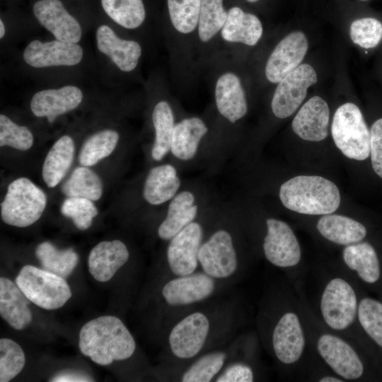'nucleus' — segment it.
Returning a JSON list of instances; mask_svg holds the SVG:
<instances>
[{
	"instance_id": "obj_1",
	"label": "nucleus",
	"mask_w": 382,
	"mask_h": 382,
	"mask_svg": "<svg viewBox=\"0 0 382 382\" xmlns=\"http://www.w3.org/2000/svg\"><path fill=\"white\" fill-rule=\"evenodd\" d=\"M316 271V297L312 303L308 301L314 313L325 328L359 346L363 333L358 322L357 281L342 266Z\"/></svg>"
},
{
	"instance_id": "obj_2",
	"label": "nucleus",
	"mask_w": 382,
	"mask_h": 382,
	"mask_svg": "<svg viewBox=\"0 0 382 382\" xmlns=\"http://www.w3.org/2000/svg\"><path fill=\"white\" fill-rule=\"evenodd\" d=\"M311 347L317 358L345 381L361 379L366 372L359 346L325 328L311 308L302 280L292 283Z\"/></svg>"
},
{
	"instance_id": "obj_3",
	"label": "nucleus",
	"mask_w": 382,
	"mask_h": 382,
	"mask_svg": "<svg viewBox=\"0 0 382 382\" xmlns=\"http://www.w3.org/2000/svg\"><path fill=\"white\" fill-rule=\"evenodd\" d=\"M81 352L93 362L106 366L129 358L136 344L120 319L103 316L87 322L79 332Z\"/></svg>"
},
{
	"instance_id": "obj_4",
	"label": "nucleus",
	"mask_w": 382,
	"mask_h": 382,
	"mask_svg": "<svg viewBox=\"0 0 382 382\" xmlns=\"http://www.w3.org/2000/svg\"><path fill=\"white\" fill-rule=\"evenodd\" d=\"M279 198L287 209L308 215L332 214L340 204L337 187L317 175H299L288 180L280 187Z\"/></svg>"
},
{
	"instance_id": "obj_5",
	"label": "nucleus",
	"mask_w": 382,
	"mask_h": 382,
	"mask_svg": "<svg viewBox=\"0 0 382 382\" xmlns=\"http://www.w3.org/2000/svg\"><path fill=\"white\" fill-rule=\"evenodd\" d=\"M331 132L336 146L347 158L364 161L369 156L370 130L355 104L346 103L337 109Z\"/></svg>"
},
{
	"instance_id": "obj_6",
	"label": "nucleus",
	"mask_w": 382,
	"mask_h": 382,
	"mask_svg": "<svg viewBox=\"0 0 382 382\" xmlns=\"http://www.w3.org/2000/svg\"><path fill=\"white\" fill-rule=\"evenodd\" d=\"M46 204L44 192L29 179L20 178L8 186L1 203V216L6 224L26 227L40 218Z\"/></svg>"
},
{
	"instance_id": "obj_7",
	"label": "nucleus",
	"mask_w": 382,
	"mask_h": 382,
	"mask_svg": "<svg viewBox=\"0 0 382 382\" xmlns=\"http://www.w3.org/2000/svg\"><path fill=\"white\" fill-rule=\"evenodd\" d=\"M267 233L263 238L265 257L272 265L284 270L292 282L301 279L302 253L299 242L288 224L275 219L266 220Z\"/></svg>"
},
{
	"instance_id": "obj_8",
	"label": "nucleus",
	"mask_w": 382,
	"mask_h": 382,
	"mask_svg": "<svg viewBox=\"0 0 382 382\" xmlns=\"http://www.w3.org/2000/svg\"><path fill=\"white\" fill-rule=\"evenodd\" d=\"M15 282L30 301L46 310L59 308L71 297L64 278L33 265L23 267Z\"/></svg>"
},
{
	"instance_id": "obj_9",
	"label": "nucleus",
	"mask_w": 382,
	"mask_h": 382,
	"mask_svg": "<svg viewBox=\"0 0 382 382\" xmlns=\"http://www.w3.org/2000/svg\"><path fill=\"white\" fill-rule=\"evenodd\" d=\"M317 81L311 65L300 64L278 83L271 102L273 114L281 119L291 115L305 99L308 88Z\"/></svg>"
},
{
	"instance_id": "obj_10",
	"label": "nucleus",
	"mask_w": 382,
	"mask_h": 382,
	"mask_svg": "<svg viewBox=\"0 0 382 382\" xmlns=\"http://www.w3.org/2000/svg\"><path fill=\"white\" fill-rule=\"evenodd\" d=\"M198 261L203 271L213 278H225L237 270L238 260L231 235L224 230L215 232L202 245Z\"/></svg>"
},
{
	"instance_id": "obj_11",
	"label": "nucleus",
	"mask_w": 382,
	"mask_h": 382,
	"mask_svg": "<svg viewBox=\"0 0 382 382\" xmlns=\"http://www.w3.org/2000/svg\"><path fill=\"white\" fill-rule=\"evenodd\" d=\"M308 42L301 31L291 32L275 47L266 63L265 73L267 80L278 83L296 69L305 57Z\"/></svg>"
},
{
	"instance_id": "obj_12",
	"label": "nucleus",
	"mask_w": 382,
	"mask_h": 382,
	"mask_svg": "<svg viewBox=\"0 0 382 382\" xmlns=\"http://www.w3.org/2000/svg\"><path fill=\"white\" fill-rule=\"evenodd\" d=\"M82 58L83 49L79 45L57 39L50 42L33 40L23 52L24 61L35 68L74 66Z\"/></svg>"
},
{
	"instance_id": "obj_13",
	"label": "nucleus",
	"mask_w": 382,
	"mask_h": 382,
	"mask_svg": "<svg viewBox=\"0 0 382 382\" xmlns=\"http://www.w3.org/2000/svg\"><path fill=\"white\" fill-rule=\"evenodd\" d=\"M202 237L200 225L191 222L171 238L167 249V260L173 274L185 276L195 270Z\"/></svg>"
},
{
	"instance_id": "obj_14",
	"label": "nucleus",
	"mask_w": 382,
	"mask_h": 382,
	"mask_svg": "<svg viewBox=\"0 0 382 382\" xmlns=\"http://www.w3.org/2000/svg\"><path fill=\"white\" fill-rule=\"evenodd\" d=\"M208 318L195 312L178 323L172 329L168 341L172 352L181 359L192 358L203 347L209 333Z\"/></svg>"
},
{
	"instance_id": "obj_15",
	"label": "nucleus",
	"mask_w": 382,
	"mask_h": 382,
	"mask_svg": "<svg viewBox=\"0 0 382 382\" xmlns=\"http://www.w3.org/2000/svg\"><path fill=\"white\" fill-rule=\"evenodd\" d=\"M33 11L38 22L57 40L72 43L80 41L81 25L60 0H39L34 4Z\"/></svg>"
},
{
	"instance_id": "obj_16",
	"label": "nucleus",
	"mask_w": 382,
	"mask_h": 382,
	"mask_svg": "<svg viewBox=\"0 0 382 382\" xmlns=\"http://www.w3.org/2000/svg\"><path fill=\"white\" fill-rule=\"evenodd\" d=\"M342 267L356 280L374 284L381 277V267L374 247L366 241L345 246L342 251Z\"/></svg>"
},
{
	"instance_id": "obj_17",
	"label": "nucleus",
	"mask_w": 382,
	"mask_h": 382,
	"mask_svg": "<svg viewBox=\"0 0 382 382\" xmlns=\"http://www.w3.org/2000/svg\"><path fill=\"white\" fill-rule=\"evenodd\" d=\"M82 100L83 93L79 88L65 86L35 93L30 101V109L36 117H46L49 122H52L57 116L77 108Z\"/></svg>"
},
{
	"instance_id": "obj_18",
	"label": "nucleus",
	"mask_w": 382,
	"mask_h": 382,
	"mask_svg": "<svg viewBox=\"0 0 382 382\" xmlns=\"http://www.w3.org/2000/svg\"><path fill=\"white\" fill-rule=\"evenodd\" d=\"M214 289V281L204 273L179 276L167 282L162 294L166 301L172 306L193 303L207 298Z\"/></svg>"
},
{
	"instance_id": "obj_19",
	"label": "nucleus",
	"mask_w": 382,
	"mask_h": 382,
	"mask_svg": "<svg viewBox=\"0 0 382 382\" xmlns=\"http://www.w3.org/2000/svg\"><path fill=\"white\" fill-rule=\"evenodd\" d=\"M330 110L328 103L319 96L307 100L294 117L291 127L299 137L319 141L328 134Z\"/></svg>"
},
{
	"instance_id": "obj_20",
	"label": "nucleus",
	"mask_w": 382,
	"mask_h": 382,
	"mask_svg": "<svg viewBox=\"0 0 382 382\" xmlns=\"http://www.w3.org/2000/svg\"><path fill=\"white\" fill-rule=\"evenodd\" d=\"M98 50L110 58L122 71L134 70L141 54L138 42L120 38L108 25H102L96 31Z\"/></svg>"
},
{
	"instance_id": "obj_21",
	"label": "nucleus",
	"mask_w": 382,
	"mask_h": 382,
	"mask_svg": "<svg viewBox=\"0 0 382 382\" xmlns=\"http://www.w3.org/2000/svg\"><path fill=\"white\" fill-rule=\"evenodd\" d=\"M129 255L123 242L118 240L102 241L89 253L88 270L96 280L108 282L127 262Z\"/></svg>"
},
{
	"instance_id": "obj_22",
	"label": "nucleus",
	"mask_w": 382,
	"mask_h": 382,
	"mask_svg": "<svg viewBox=\"0 0 382 382\" xmlns=\"http://www.w3.org/2000/svg\"><path fill=\"white\" fill-rule=\"evenodd\" d=\"M215 101L219 113L233 123L245 116L248 105L238 76L232 72L221 75L215 86Z\"/></svg>"
},
{
	"instance_id": "obj_23",
	"label": "nucleus",
	"mask_w": 382,
	"mask_h": 382,
	"mask_svg": "<svg viewBox=\"0 0 382 382\" xmlns=\"http://www.w3.org/2000/svg\"><path fill=\"white\" fill-rule=\"evenodd\" d=\"M29 299L16 283L8 278H0V315L13 328L21 330L33 319Z\"/></svg>"
},
{
	"instance_id": "obj_24",
	"label": "nucleus",
	"mask_w": 382,
	"mask_h": 382,
	"mask_svg": "<svg viewBox=\"0 0 382 382\" xmlns=\"http://www.w3.org/2000/svg\"><path fill=\"white\" fill-rule=\"evenodd\" d=\"M316 229L326 241L343 247L362 241L367 233L365 226L358 221L331 214L318 220Z\"/></svg>"
},
{
	"instance_id": "obj_25",
	"label": "nucleus",
	"mask_w": 382,
	"mask_h": 382,
	"mask_svg": "<svg viewBox=\"0 0 382 382\" xmlns=\"http://www.w3.org/2000/svg\"><path fill=\"white\" fill-rule=\"evenodd\" d=\"M263 28L254 14L233 6L227 11L226 21L221 30L222 38L229 42H239L254 46L262 37Z\"/></svg>"
},
{
	"instance_id": "obj_26",
	"label": "nucleus",
	"mask_w": 382,
	"mask_h": 382,
	"mask_svg": "<svg viewBox=\"0 0 382 382\" xmlns=\"http://www.w3.org/2000/svg\"><path fill=\"white\" fill-rule=\"evenodd\" d=\"M194 201V195L187 191L173 197L168 206L167 216L158 228L161 239L170 240L192 221L197 212Z\"/></svg>"
},
{
	"instance_id": "obj_27",
	"label": "nucleus",
	"mask_w": 382,
	"mask_h": 382,
	"mask_svg": "<svg viewBox=\"0 0 382 382\" xmlns=\"http://www.w3.org/2000/svg\"><path fill=\"white\" fill-rule=\"evenodd\" d=\"M207 131L204 122L198 117L183 120L174 127L170 146L172 154L183 161L192 158Z\"/></svg>"
},
{
	"instance_id": "obj_28",
	"label": "nucleus",
	"mask_w": 382,
	"mask_h": 382,
	"mask_svg": "<svg viewBox=\"0 0 382 382\" xmlns=\"http://www.w3.org/2000/svg\"><path fill=\"white\" fill-rule=\"evenodd\" d=\"M175 168L165 164L152 168L144 183L143 195L151 204L158 205L173 198L180 187Z\"/></svg>"
},
{
	"instance_id": "obj_29",
	"label": "nucleus",
	"mask_w": 382,
	"mask_h": 382,
	"mask_svg": "<svg viewBox=\"0 0 382 382\" xmlns=\"http://www.w3.org/2000/svg\"><path fill=\"white\" fill-rule=\"evenodd\" d=\"M74 143L68 135L60 137L49 151L43 166L42 178L49 187H54L63 179L73 162Z\"/></svg>"
},
{
	"instance_id": "obj_30",
	"label": "nucleus",
	"mask_w": 382,
	"mask_h": 382,
	"mask_svg": "<svg viewBox=\"0 0 382 382\" xmlns=\"http://www.w3.org/2000/svg\"><path fill=\"white\" fill-rule=\"evenodd\" d=\"M35 255L42 269L63 278L71 274L79 261V256L72 248L59 250L47 241L37 246Z\"/></svg>"
},
{
	"instance_id": "obj_31",
	"label": "nucleus",
	"mask_w": 382,
	"mask_h": 382,
	"mask_svg": "<svg viewBox=\"0 0 382 382\" xmlns=\"http://www.w3.org/2000/svg\"><path fill=\"white\" fill-rule=\"evenodd\" d=\"M152 121L156 137L151 155L154 160L161 161L170 150L175 127L173 111L168 103L162 100L155 105Z\"/></svg>"
},
{
	"instance_id": "obj_32",
	"label": "nucleus",
	"mask_w": 382,
	"mask_h": 382,
	"mask_svg": "<svg viewBox=\"0 0 382 382\" xmlns=\"http://www.w3.org/2000/svg\"><path fill=\"white\" fill-rule=\"evenodd\" d=\"M62 192L70 197H84L92 201L98 200L103 192L100 178L86 166L78 167L62 184Z\"/></svg>"
},
{
	"instance_id": "obj_33",
	"label": "nucleus",
	"mask_w": 382,
	"mask_h": 382,
	"mask_svg": "<svg viewBox=\"0 0 382 382\" xmlns=\"http://www.w3.org/2000/svg\"><path fill=\"white\" fill-rule=\"evenodd\" d=\"M101 4L111 19L127 29L139 27L146 17L142 0H101Z\"/></svg>"
},
{
	"instance_id": "obj_34",
	"label": "nucleus",
	"mask_w": 382,
	"mask_h": 382,
	"mask_svg": "<svg viewBox=\"0 0 382 382\" xmlns=\"http://www.w3.org/2000/svg\"><path fill=\"white\" fill-rule=\"evenodd\" d=\"M119 140L118 133L105 129L90 137L83 144L79 160L83 166H91L112 154Z\"/></svg>"
},
{
	"instance_id": "obj_35",
	"label": "nucleus",
	"mask_w": 382,
	"mask_h": 382,
	"mask_svg": "<svg viewBox=\"0 0 382 382\" xmlns=\"http://www.w3.org/2000/svg\"><path fill=\"white\" fill-rule=\"evenodd\" d=\"M358 322L362 333L382 349V302L361 296Z\"/></svg>"
},
{
	"instance_id": "obj_36",
	"label": "nucleus",
	"mask_w": 382,
	"mask_h": 382,
	"mask_svg": "<svg viewBox=\"0 0 382 382\" xmlns=\"http://www.w3.org/2000/svg\"><path fill=\"white\" fill-rule=\"evenodd\" d=\"M224 0H201L198 21V35L200 40L207 42L220 31L227 18V12L223 6Z\"/></svg>"
},
{
	"instance_id": "obj_37",
	"label": "nucleus",
	"mask_w": 382,
	"mask_h": 382,
	"mask_svg": "<svg viewBox=\"0 0 382 382\" xmlns=\"http://www.w3.org/2000/svg\"><path fill=\"white\" fill-rule=\"evenodd\" d=\"M170 19L183 34L192 33L198 25L201 0H167Z\"/></svg>"
},
{
	"instance_id": "obj_38",
	"label": "nucleus",
	"mask_w": 382,
	"mask_h": 382,
	"mask_svg": "<svg viewBox=\"0 0 382 382\" xmlns=\"http://www.w3.org/2000/svg\"><path fill=\"white\" fill-rule=\"evenodd\" d=\"M25 354L18 344L8 338L0 340V381L8 382L23 369Z\"/></svg>"
},
{
	"instance_id": "obj_39",
	"label": "nucleus",
	"mask_w": 382,
	"mask_h": 382,
	"mask_svg": "<svg viewBox=\"0 0 382 382\" xmlns=\"http://www.w3.org/2000/svg\"><path fill=\"white\" fill-rule=\"evenodd\" d=\"M226 359L222 352L204 355L196 361L183 375V382H208L220 371Z\"/></svg>"
},
{
	"instance_id": "obj_40",
	"label": "nucleus",
	"mask_w": 382,
	"mask_h": 382,
	"mask_svg": "<svg viewBox=\"0 0 382 382\" xmlns=\"http://www.w3.org/2000/svg\"><path fill=\"white\" fill-rule=\"evenodd\" d=\"M349 35L352 42L359 47L374 48L382 40V23L371 17L355 20L350 25Z\"/></svg>"
},
{
	"instance_id": "obj_41",
	"label": "nucleus",
	"mask_w": 382,
	"mask_h": 382,
	"mask_svg": "<svg viewBox=\"0 0 382 382\" xmlns=\"http://www.w3.org/2000/svg\"><path fill=\"white\" fill-rule=\"evenodd\" d=\"M62 214L71 219L80 230L88 228L98 210L92 200L84 197H70L66 198L61 207Z\"/></svg>"
},
{
	"instance_id": "obj_42",
	"label": "nucleus",
	"mask_w": 382,
	"mask_h": 382,
	"mask_svg": "<svg viewBox=\"0 0 382 382\" xmlns=\"http://www.w3.org/2000/svg\"><path fill=\"white\" fill-rule=\"evenodd\" d=\"M33 144L31 132L24 126H19L4 115H0V146H8L25 151Z\"/></svg>"
},
{
	"instance_id": "obj_43",
	"label": "nucleus",
	"mask_w": 382,
	"mask_h": 382,
	"mask_svg": "<svg viewBox=\"0 0 382 382\" xmlns=\"http://www.w3.org/2000/svg\"><path fill=\"white\" fill-rule=\"evenodd\" d=\"M370 133L371 165L375 173L382 178V118L374 122Z\"/></svg>"
},
{
	"instance_id": "obj_44",
	"label": "nucleus",
	"mask_w": 382,
	"mask_h": 382,
	"mask_svg": "<svg viewBox=\"0 0 382 382\" xmlns=\"http://www.w3.org/2000/svg\"><path fill=\"white\" fill-rule=\"evenodd\" d=\"M253 381V369L242 362L231 364L216 379L217 382H252Z\"/></svg>"
},
{
	"instance_id": "obj_45",
	"label": "nucleus",
	"mask_w": 382,
	"mask_h": 382,
	"mask_svg": "<svg viewBox=\"0 0 382 382\" xmlns=\"http://www.w3.org/2000/svg\"><path fill=\"white\" fill-rule=\"evenodd\" d=\"M51 381L54 382H73V381H92L88 377L82 374L76 372H65L56 375Z\"/></svg>"
},
{
	"instance_id": "obj_46",
	"label": "nucleus",
	"mask_w": 382,
	"mask_h": 382,
	"mask_svg": "<svg viewBox=\"0 0 382 382\" xmlns=\"http://www.w3.org/2000/svg\"><path fill=\"white\" fill-rule=\"evenodd\" d=\"M5 25L2 21V20L0 21V37L3 38L5 35Z\"/></svg>"
},
{
	"instance_id": "obj_47",
	"label": "nucleus",
	"mask_w": 382,
	"mask_h": 382,
	"mask_svg": "<svg viewBox=\"0 0 382 382\" xmlns=\"http://www.w3.org/2000/svg\"><path fill=\"white\" fill-rule=\"evenodd\" d=\"M247 1H249V2H256L258 0H247Z\"/></svg>"
},
{
	"instance_id": "obj_48",
	"label": "nucleus",
	"mask_w": 382,
	"mask_h": 382,
	"mask_svg": "<svg viewBox=\"0 0 382 382\" xmlns=\"http://www.w3.org/2000/svg\"><path fill=\"white\" fill-rule=\"evenodd\" d=\"M360 1H368V0H360Z\"/></svg>"
}]
</instances>
